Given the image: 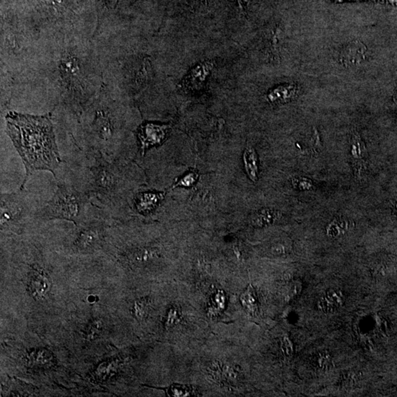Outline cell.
Listing matches in <instances>:
<instances>
[{
  "label": "cell",
  "mask_w": 397,
  "mask_h": 397,
  "mask_svg": "<svg viewBox=\"0 0 397 397\" xmlns=\"http://www.w3.org/2000/svg\"><path fill=\"white\" fill-rule=\"evenodd\" d=\"M6 132L22 159L25 188L31 175L41 171L51 172L55 180L63 161L60 154L51 114L34 115L11 111L6 115Z\"/></svg>",
  "instance_id": "obj_1"
},
{
  "label": "cell",
  "mask_w": 397,
  "mask_h": 397,
  "mask_svg": "<svg viewBox=\"0 0 397 397\" xmlns=\"http://www.w3.org/2000/svg\"><path fill=\"white\" fill-rule=\"evenodd\" d=\"M84 169L80 189L94 206L111 217L129 191V167L123 159L110 160L99 152L84 150Z\"/></svg>",
  "instance_id": "obj_2"
},
{
  "label": "cell",
  "mask_w": 397,
  "mask_h": 397,
  "mask_svg": "<svg viewBox=\"0 0 397 397\" xmlns=\"http://www.w3.org/2000/svg\"><path fill=\"white\" fill-rule=\"evenodd\" d=\"M121 117L115 105L97 104L86 113L84 123V150L99 152L110 160L120 156Z\"/></svg>",
  "instance_id": "obj_3"
},
{
  "label": "cell",
  "mask_w": 397,
  "mask_h": 397,
  "mask_svg": "<svg viewBox=\"0 0 397 397\" xmlns=\"http://www.w3.org/2000/svg\"><path fill=\"white\" fill-rule=\"evenodd\" d=\"M56 180L55 193L39 211V224L53 220L66 221L75 225L84 222L96 207L89 195L66 178L58 177Z\"/></svg>",
  "instance_id": "obj_4"
},
{
  "label": "cell",
  "mask_w": 397,
  "mask_h": 397,
  "mask_svg": "<svg viewBox=\"0 0 397 397\" xmlns=\"http://www.w3.org/2000/svg\"><path fill=\"white\" fill-rule=\"evenodd\" d=\"M44 203L25 188L1 193L0 225L3 232L21 234L28 227L39 224L38 216Z\"/></svg>",
  "instance_id": "obj_5"
},
{
  "label": "cell",
  "mask_w": 397,
  "mask_h": 397,
  "mask_svg": "<svg viewBox=\"0 0 397 397\" xmlns=\"http://www.w3.org/2000/svg\"><path fill=\"white\" fill-rule=\"evenodd\" d=\"M169 125H161L154 123H144L138 128V149L144 158L146 153L151 148L162 145L166 141L170 130Z\"/></svg>",
  "instance_id": "obj_6"
},
{
  "label": "cell",
  "mask_w": 397,
  "mask_h": 397,
  "mask_svg": "<svg viewBox=\"0 0 397 397\" xmlns=\"http://www.w3.org/2000/svg\"><path fill=\"white\" fill-rule=\"evenodd\" d=\"M39 255L38 260L28 263L30 268L29 272V289L30 294L35 299H43L50 290V277L47 272L46 268L42 266V262Z\"/></svg>",
  "instance_id": "obj_7"
},
{
  "label": "cell",
  "mask_w": 397,
  "mask_h": 397,
  "mask_svg": "<svg viewBox=\"0 0 397 397\" xmlns=\"http://www.w3.org/2000/svg\"><path fill=\"white\" fill-rule=\"evenodd\" d=\"M214 67L212 61H204L198 63L184 78L180 88L185 93L197 92L203 90L207 80Z\"/></svg>",
  "instance_id": "obj_8"
},
{
  "label": "cell",
  "mask_w": 397,
  "mask_h": 397,
  "mask_svg": "<svg viewBox=\"0 0 397 397\" xmlns=\"http://www.w3.org/2000/svg\"><path fill=\"white\" fill-rule=\"evenodd\" d=\"M344 293L339 289H330L319 298L316 307L322 313H333L344 305Z\"/></svg>",
  "instance_id": "obj_9"
},
{
  "label": "cell",
  "mask_w": 397,
  "mask_h": 397,
  "mask_svg": "<svg viewBox=\"0 0 397 397\" xmlns=\"http://www.w3.org/2000/svg\"><path fill=\"white\" fill-rule=\"evenodd\" d=\"M367 49L364 44L355 41L348 44L340 54V61L346 66L360 64L365 60Z\"/></svg>",
  "instance_id": "obj_10"
},
{
  "label": "cell",
  "mask_w": 397,
  "mask_h": 397,
  "mask_svg": "<svg viewBox=\"0 0 397 397\" xmlns=\"http://www.w3.org/2000/svg\"><path fill=\"white\" fill-rule=\"evenodd\" d=\"M244 164L250 180L256 182L258 179V159L256 152L252 146L246 148L243 154Z\"/></svg>",
  "instance_id": "obj_11"
},
{
  "label": "cell",
  "mask_w": 397,
  "mask_h": 397,
  "mask_svg": "<svg viewBox=\"0 0 397 397\" xmlns=\"http://www.w3.org/2000/svg\"><path fill=\"white\" fill-rule=\"evenodd\" d=\"M296 92H297V89L294 85H284L275 88L268 93L267 99L272 103L287 102L294 97Z\"/></svg>",
  "instance_id": "obj_12"
},
{
  "label": "cell",
  "mask_w": 397,
  "mask_h": 397,
  "mask_svg": "<svg viewBox=\"0 0 397 397\" xmlns=\"http://www.w3.org/2000/svg\"><path fill=\"white\" fill-rule=\"evenodd\" d=\"M61 70L66 77L74 78L80 73L79 62L75 58L67 57L62 61Z\"/></svg>",
  "instance_id": "obj_13"
},
{
  "label": "cell",
  "mask_w": 397,
  "mask_h": 397,
  "mask_svg": "<svg viewBox=\"0 0 397 397\" xmlns=\"http://www.w3.org/2000/svg\"><path fill=\"white\" fill-rule=\"evenodd\" d=\"M349 229V223L344 219H334L327 228L329 236L336 237L344 235Z\"/></svg>",
  "instance_id": "obj_14"
},
{
  "label": "cell",
  "mask_w": 397,
  "mask_h": 397,
  "mask_svg": "<svg viewBox=\"0 0 397 397\" xmlns=\"http://www.w3.org/2000/svg\"><path fill=\"white\" fill-rule=\"evenodd\" d=\"M351 156L357 160L358 162L361 159L365 157L366 147L365 144L363 142L361 138L357 133L352 135L351 139Z\"/></svg>",
  "instance_id": "obj_15"
},
{
  "label": "cell",
  "mask_w": 397,
  "mask_h": 397,
  "mask_svg": "<svg viewBox=\"0 0 397 397\" xmlns=\"http://www.w3.org/2000/svg\"><path fill=\"white\" fill-rule=\"evenodd\" d=\"M241 301L250 313H254L257 311L258 305H257L256 296H255V291L252 286H250L247 291L242 294L241 297Z\"/></svg>",
  "instance_id": "obj_16"
},
{
  "label": "cell",
  "mask_w": 397,
  "mask_h": 397,
  "mask_svg": "<svg viewBox=\"0 0 397 397\" xmlns=\"http://www.w3.org/2000/svg\"><path fill=\"white\" fill-rule=\"evenodd\" d=\"M198 178V175L197 172L191 171V172H188L186 175L183 176V177L177 180L175 183H174V185H172V188H177V187L179 186L189 188V187L193 186L196 183Z\"/></svg>",
  "instance_id": "obj_17"
},
{
  "label": "cell",
  "mask_w": 397,
  "mask_h": 397,
  "mask_svg": "<svg viewBox=\"0 0 397 397\" xmlns=\"http://www.w3.org/2000/svg\"><path fill=\"white\" fill-rule=\"evenodd\" d=\"M275 216L276 215L272 211H268V210L263 211L255 216L254 223L258 226L266 225V224H270L274 221L276 219Z\"/></svg>",
  "instance_id": "obj_18"
},
{
  "label": "cell",
  "mask_w": 397,
  "mask_h": 397,
  "mask_svg": "<svg viewBox=\"0 0 397 397\" xmlns=\"http://www.w3.org/2000/svg\"><path fill=\"white\" fill-rule=\"evenodd\" d=\"M317 367L321 369H328L332 364V358L327 351L319 353L315 358Z\"/></svg>",
  "instance_id": "obj_19"
},
{
  "label": "cell",
  "mask_w": 397,
  "mask_h": 397,
  "mask_svg": "<svg viewBox=\"0 0 397 397\" xmlns=\"http://www.w3.org/2000/svg\"><path fill=\"white\" fill-rule=\"evenodd\" d=\"M147 304L145 301H136L135 302L134 307H133L135 315L139 320H142L146 316V313H147Z\"/></svg>",
  "instance_id": "obj_20"
},
{
  "label": "cell",
  "mask_w": 397,
  "mask_h": 397,
  "mask_svg": "<svg viewBox=\"0 0 397 397\" xmlns=\"http://www.w3.org/2000/svg\"><path fill=\"white\" fill-rule=\"evenodd\" d=\"M221 371H222V375H224L228 380H232V381H235L237 380L239 372L233 366L230 365V364H224L222 366Z\"/></svg>",
  "instance_id": "obj_21"
},
{
  "label": "cell",
  "mask_w": 397,
  "mask_h": 397,
  "mask_svg": "<svg viewBox=\"0 0 397 397\" xmlns=\"http://www.w3.org/2000/svg\"><path fill=\"white\" fill-rule=\"evenodd\" d=\"M281 349H282L285 355L287 357L292 355L294 353V346H293L292 341L289 336H283L282 341H281Z\"/></svg>",
  "instance_id": "obj_22"
},
{
  "label": "cell",
  "mask_w": 397,
  "mask_h": 397,
  "mask_svg": "<svg viewBox=\"0 0 397 397\" xmlns=\"http://www.w3.org/2000/svg\"><path fill=\"white\" fill-rule=\"evenodd\" d=\"M50 354H47L45 351H39V352H37L36 354H35V358H34V361H35L37 364H47V362L50 361Z\"/></svg>",
  "instance_id": "obj_23"
},
{
  "label": "cell",
  "mask_w": 397,
  "mask_h": 397,
  "mask_svg": "<svg viewBox=\"0 0 397 397\" xmlns=\"http://www.w3.org/2000/svg\"><path fill=\"white\" fill-rule=\"evenodd\" d=\"M178 320V313L175 310H172L169 311L168 319H167V325L168 326H172L175 325L176 321Z\"/></svg>",
  "instance_id": "obj_24"
},
{
  "label": "cell",
  "mask_w": 397,
  "mask_h": 397,
  "mask_svg": "<svg viewBox=\"0 0 397 397\" xmlns=\"http://www.w3.org/2000/svg\"><path fill=\"white\" fill-rule=\"evenodd\" d=\"M172 396H185V394H188V391L185 388H183L182 386H174L173 388H172Z\"/></svg>",
  "instance_id": "obj_25"
},
{
  "label": "cell",
  "mask_w": 397,
  "mask_h": 397,
  "mask_svg": "<svg viewBox=\"0 0 397 397\" xmlns=\"http://www.w3.org/2000/svg\"><path fill=\"white\" fill-rule=\"evenodd\" d=\"M100 322H96L95 323H93V325H91L90 328H89V336L92 337V336H94V335L98 334L99 331L100 330Z\"/></svg>",
  "instance_id": "obj_26"
},
{
  "label": "cell",
  "mask_w": 397,
  "mask_h": 397,
  "mask_svg": "<svg viewBox=\"0 0 397 397\" xmlns=\"http://www.w3.org/2000/svg\"><path fill=\"white\" fill-rule=\"evenodd\" d=\"M250 2L251 0H237V5H239V8L242 14H246L247 7H248Z\"/></svg>",
  "instance_id": "obj_27"
},
{
  "label": "cell",
  "mask_w": 397,
  "mask_h": 397,
  "mask_svg": "<svg viewBox=\"0 0 397 397\" xmlns=\"http://www.w3.org/2000/svg\"><path fill=\"white\" fill-rule=\"evenodd\" d=\"M273 252L275 254H283L285 252V247L282 245H275L273 248Z\"/></svg>",
  "instance_id": "obj_28"
},
{
  "label": "cell",
  "mask_w": 397,
  "mask_h": 397,
  "mask_svg": "<svg viewBox=\"0 0 397 397\" xmlns=\"http://www.w3.org/2000/svg\"><path fill=\"white\" fill-rule=\"evenodd\" d=\"M107 2L110 7L114 8L118 3V0H107Z\"/></svg>",
  "instance_id": "obj_29"
}]
</instances>
